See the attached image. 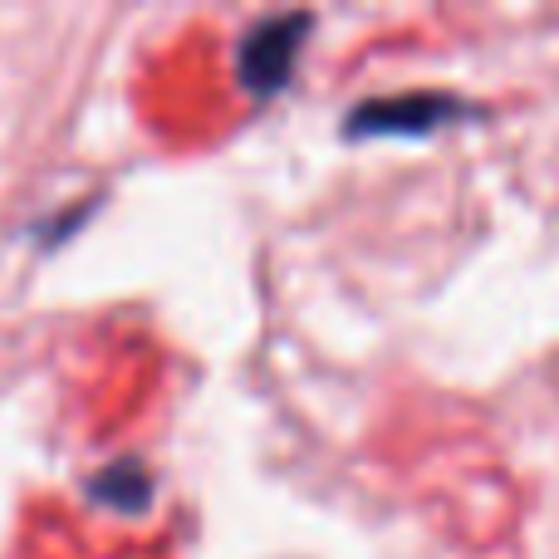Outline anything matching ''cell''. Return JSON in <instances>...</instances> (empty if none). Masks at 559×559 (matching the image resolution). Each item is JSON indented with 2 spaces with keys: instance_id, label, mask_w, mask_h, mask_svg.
<instances>
[{
  "instance_id": "obj_1",
  "label": "cell",
  "mask_w": 559,
  "mask_h": 559,
  "mask_svg": "<svg viewBox=\"0 0 559 559\" xmlns=\"http://www.w3.org/2000/svg\"><path fill=\"white\" fill-rule=\"evenodd\" d=\"M476 108L456 94H432V88H413V94H388L368 98V104L348 108L344 133L348 138H427L447 123H466Z\"/></svg>"
},
{
  "instance_id": "obj_2",
  "label": "cell",
  "mask_w": 559,
  "mask_h": 559,
  "mask_svg": "<svg viewBox=\"0 0 559 559\" xmlns=\"http://www.w3.org/2000/svg\"><path fill=\"white\" fill-rule=\"evenodd\" d=\"M309 25H314V15L289 10V15H265L246 29L241 49H236V74H241L246 94L271 98L295 79V64H299V49H305V39H309Z\"/></svg>"
},
{
  "instance_id": "obj_3",
  "label": "cell",
  "mask_w": 559,
  "mask_h": 559,
  "mask_svg": "<svg viewBox=\"0 0 559 559\" xmlns=\"http://www.w3.org/2000/svg\"><path fill=\"white\" fill-rule=\"evenodd\" d=\"M84 491H88V501H98V506H108V511H128V515H143L147 506H153V496H157V481H153V472H147L143 462H108L104 472H94L84 481Z\"/></svg>"
}]
</instances>
